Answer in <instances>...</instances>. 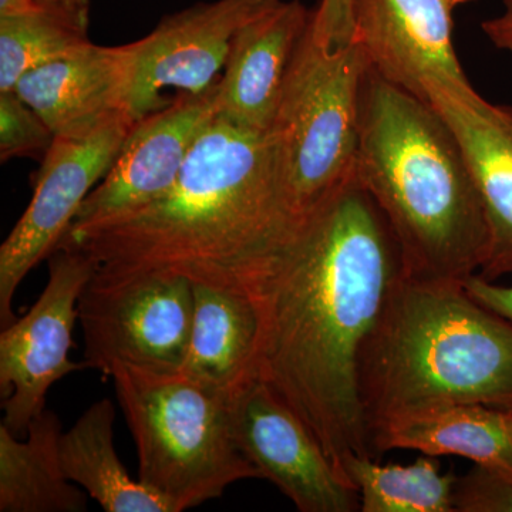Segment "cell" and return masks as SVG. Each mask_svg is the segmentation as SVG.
Here are the masks:
<instances>
[{"instance_id": "9c48e42d", "label": "cell", "mask_w": 512, "mask_h": 512, "mask_svg": "<svg viewBox=\"0 0 512 512\" xmlns=\"http://www.w3.org/2000/svg\"><path fill=\"white\" fill-rule=\"evenodd\" d=\"M136 121L123 119L86 138H55L42 160L32 201L0 247V322L26 275L59 248L77 212L119 156Z\"/></svg>"}, {"instance_id": "5bb4252c", "label": "cell", "mask_w": 512, "mask_h": 512, "mask_svg": "<svg viewBox=\"0 0 512 512\" xmlns=\"http://www.w3.org/2000/svg\"><path fill=\"white\" fill-rule=\"evenodd\" d=\"M355 42L384 80L427 100V80L466 84L446 0H355Z\"/></svg>"}, {"instance_id": "484cf974", "label": "cell", "mask_w": 512, "mask_h": 512, "mask_svg": "<svg viewBox=\"0 0 512 512\" xmlns=\"http://www.w3.org/2000/svg\"><path fill=\"white\" fill-rule=\"evenodd\" d=\"M464 288L481 305L512 322V285H498L495 281H488L483 276L474 274L464 281Z\"/></svg>"}, {"instance_id": "ac0fdd59", "label": "cell", "mask_w": 512, "mask_h": 512, "mask_svg": "<svg viewBox=\"0 0 512 512\" xmlns=\"http://www.w3.org/2000/svg\"><path fill=\"white\" fill-rule=\"evenodd\" d=\"M375 454L416 450L458 456L512 478V410L483 404L430 407L380 421L372 429Z\"/></svg>"}, {"instance_id": "83f0119b", "label": "cell", "mask_w": 512, "mask_h": 512, "mask_svg": "<svg viewBox=\"0 0 512 512\" xmlns=\"http://www.w3.org/2000/svg\"><path fill=\"white\" fill-rule=\"evenodd\" d=\"M481 29L497 49L512 55V0H504V12L497 18L485 20Z\"/></svg>"}, {"instance_id": "3957f363", "label": "cell", "mask_w": 512, "mask_h": 512, "mask_svg": "<svg viewBox=\"0 0 512 512\" xmlns=\"http://www.w3.org/2000/svg\"><path fill=\"white\" fill-rule=\"evenodd\" d=\"M355 174L392 228L407 278L464 282L480 272L490 234L456 134L429 101L372 66L360 93Z\"/></svg>"}, {"instance_id": "4316f807", "label": "cell", "mask_w": 512, "mask_h": 512, "mask_svg": "<svg viewBox=\"0 0 512 512\" xmlns=\"http://www.w3.org/2000/svg\"><path fill=\"white\" fill-rule=\"evenodd\" d=\"M40 9L55 13L73 25L89 30L90 0H33Z\"/></svg>"}, {"instance_id": "8992f818", "label": "cell", "mask_w": 512, "mask_h": 512, "mask_svg": "<svg viewBox=\"0 0 512 512\" xmlns=\"http://www.w3.org/2000/svg\"><path fill=\"white\" fill-rule=\"evenodd\" d=\"M369 66L359 43L328 49L313 36L311 23L296 47L269 130L293 225L355 177L360 93Z\"/></svg>"}, {"instance_id": "ffe728a7", "label": "cell", "mask_w": 512, "mask_h": 512, "mask_svg": "<svg viewBox=\"0 0 512 512\" xmlns=\"http://www.w3.org/2000/svg\"><path fill=\"white\" fill-rule=\"evenodd\" d=\"M63 427L45 410L30 423L26 440L0 424V511L84 512L87 497L64 474Z\"/></svg>"}, {"instance_id": "2e32d148", "label": "cell", "mask_w": 512, "mask_h": 512, "mask_svg": "<svg viewBox=\"0 0 512 512\" xmlns=\"http://www.w3.org/2000/svg\"><path fill=\"white\" fill-rule=\"evenodd\" d=\"M312 13L299 0H265L239 26L217 83L218 116L244 130L269 133L289 64Z\"/></svg>"}, {"instance_id": "8fae6325", "label": "cell", "mask_w": 512, "mask_h": 512, "mask_svg": "<svg viewBox=\"0 0 512 512\" xmlns=\"http://www.w3.org/2000/svg\"><path fill=\"white\" fill-rule=\"evenodd\" d=\"M265 0H212L164 16L153 32L128 43L130 93L128 113L134 121L164 109L163 90L204 94L225 66L239 26Z\"/></svg>"}, {"instance_id": "44dd1931", "label": "cell", "mask_w": 512, "mask_h": 512, "mask_svg": "<svg viewBox=\"0 0 512 512\" xmlns=\"http://www.w3.org/2000/svg\"><path fill=\"white\" fill-rule=\"evenodd\" d=\"M345 474L360 495L362 512H456L458 477L453 471L441 473L436 457L423 454L410 466L352 457Z\"/></svg>"}, {"instance_id": "f1b7e54d", "label": "cell", "mask_w": 512, "mask_h": 512, "mask_svg": "<svg viewBox=\"0 0 512 512\" xmlns=\"http://www.w3.org/2000/svg\"><path fill=\"white\" fill-rule=\"evenodd\" d=\"M446 2L447 5L454 10L457 6L466 5V3L473 2V0H446Z\"/></svg>"}, {"instance_id": "52a82bcc", "label": "cell", "mask_w": 512, "mask_h": 512, "mask_svg": "<svg viewBox=\"0 0 512 512\" xmlns=\"http://www.w3.org/2000/svg\"><path fill=\"white\" fill-rule=\"evenodd\" d=\"M86 369L116 365L178 372L190 343L194 284L168 271L107 275L94 271L80 295Z\"/></svg>"}, {"instance_id": "6da1fadb", "label": "cell", "mask_w": 512, "mask_h": 512, "mask_svg": "<svg viewBox=\"0 0 512 512\" xmlns=\"http://www.w3.org/2000/svg\"><path fill=\"white\" fill-rule=\"evenodd\" d=\"M404 276L392 228L355 174L295 225L249 285L261 320L256 379L346 481L350 458L376 456L360 357Z\"/></svg>"}, {"instance_id": "4fadbf2b", "label": "cell", "mask_w": 512, "mask_h": 512, "mask_svg": "<svg viewBox=\"0 0 512 512\" xmlns=\"http://www.w3.org/2000/svg\"><path fill=\"white\" fill-rule=\"evenodd\" d=\"M427 100L456 134L487 218V258L478 275H512V106L494 104L471 83L427 80Z\"/></svg>"}, {"instance_id": "ba28073f", "label": "cell", "mask_w": 512, "mask_h": 512, "mask_svg": "<svg viewBox=\"0 0 512 512\" xmlns=\"http://www.w3.org/2000/svg\"><path fill=\"white\" fill-rule=\"evenodd\" d=\"M96 264L76 245L62 242L49 256V278L35 305L0 335V393L3 421L25 437L30 423L45 412L50 387L86 369L70 360L77 305Z\"/></svg>"}, {"instance_id": "d4e9b609", "label": "cell", "mask_w": 512, "mask_h": 512, "mask_svg": "<svg viewBox=\"0 0 512 512\" xmlns=\"http://www.w3.org/2000/svg\"><path fill=\"white\" fill-rule=\"evenodd\" d=\"M355 0H320L313 10L311 28L320 45L340 49L355 42Z\"/></svg>"}, {"instance_id": "30bf717a", "label": "cell", "mask_w": 512, "mask_h": 512, "mask_svg": "<svg viewBox=\"0 0 512 512\" xmlns=\"http://www.w3.org/2000/svg\"><path fill=\"white\" fill-rule=\"evenodd\" d=\"M234 439L244 456L301 512L360 511L356 487L340 476L308 427L264 382L231 400Z\"/></svg>"}, {"instance_id": "603a6c76", "label": "cell", "mask_w": 512, "mask_h": 512, "mask_svg": "<svg viewBox=\"0 0 512 512\" xmlns=\"http://www.w3.org/2000/svg\"><path fill=\"white\" fill-rule=\"evenodd\" d=\"M45 120L15 90L0 92V160L42 157L55 143Z\"/></svg>"}, {"instance_id": "277c9868", "label": "cell", "mask_w": 512, "mask_h": 512, "mask_svg": "<svg viewBox=\"0 0 512 512\" xmlns=\"http://www.w3.org/2000/svg\"><path fill=\"white\" fill-rule=\"evenodd\" d=\"M359 380L370 433L430 407L512 410V322L464 282L404 276L363 348Z\"/></svg>"}, {"instance_id": "cb8c5ba5", "label": "cell", "mask_w": 512, "mask_h": 512, "mask_svg": "<svg viewBox=\"0 0 512 512\" xmlns=\"http://www.w3.org/2000/svg\"><path fill=\"white\" fill-rule=\"evenodd\" d=\"M454 507L456 512H512V478L476 466L457 478Z\"/></svg>"}, {"instance_id": "5b68a950", "label": "cell", "mask_w": 512, "mask_h": 512, "mask_svg": "<svg viewBox=\"0 0 512 512\" xmlns=\"http://www.w3.org/2000/svg\"><path fill=\"white\" fill-rule=\"evenodd\" d=\"M133 434L138 481L175 511L222 497L238 481L259 477L234 439L231 399L178 372L130 365L110 370Z\"/></svg>"}, {"instance_id": "7402d4cb", "label": "cell", "mask_w": 512, "mask_h": 512, "mask_svg": "<svg viewBox=\"0 0 512 512\" xmlns=\"http://www.w3.org/2000/svg\"><path fill=\"white\" fill-rule=\"evenodd\" d=\"M87 32L43 9L0 16V92H12L26 73L90 42Z\"/></svg>"}, {"instance_id": "7c38bea8", "label": "cell", "mask_w": 512, "mask_h": 512, "mask_svg": "<svg viewBox=\"0 0 512 512\" xmlns=\"http://www.w3.org/2000/svg\"><path fill=\"white\" fill-rule=\"evenodd\" d=\"M217 113L215 83L207 93H183L164 109L137 121L113 167L84 200L70 229L136 210L170 190Z\"/></svg>"}, {"instance_id": "7a4b0ae2", "label": "cell", "mask_w": 512, "mask_h": 512, "mask_svg": "<svg viewBox=\"0 0 512 512\" xmlns=\"http://www.w3.org/2000/svg\"><path fill=\"white\" fill-rule=\"evenodd\" d=\"M293 227L271 134L217 114L170 190L136 210L69 229L62 242L86 252L101 274L168 271L249 292Z\"/></svg>"}, {"instance_id": "e0dca14e", "label": "cell", "mask_w": 512, "mask_h": 512, "mask_svg": "<svg viewBox=\"0 0 512 512\" xmlns=\"http://www.w3.org/2000/svg\"><path fill=\"white\" fill-rule=\"evenodd\" d=\"M194 284V318L180 372L194 382L232 397L256 379L258 308L242 289Z\"/></svg>"}, {"instance_id": "9a60e30c", "label": "cell", "mask_w": 512, "mask_h": 512, "mask_svg": "<svg viewBox=\"0 0 512 512\" xmlns=\"http://www.w3.org/2000/svg\"><path fill=\"white\" fill-rule=\"evenodd\" d=\"M15 92L55 137L93 136L116 121L131 119L130 49L84 43L26 73Z\"/></svg>"}, {"instance_id": "d6986e66", "label": "cell", "mask_w": 512, "mask_h": 512, "mask_svg": "<svg viewBox=\"0 0 512 512\" xmlns=\"http://www.w3.org/2000/svg\"><path fill=\"white\" fill-rule=\"evenodd\" d=\"M116 407L101 399L59 441L64 474L107 512H177L163 495L133 480L114 447Z\"/></svg>"}]
</instances>
